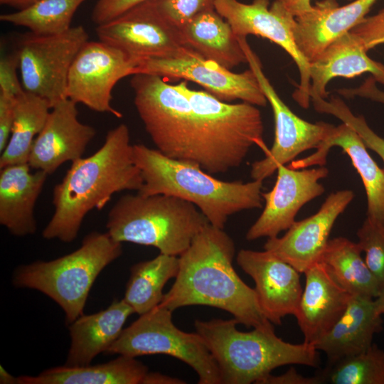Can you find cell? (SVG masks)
<instances>
[{"label": "cell", "mask_w": 384, "mask_h": 384, "mask_svg": "<svg viewBox=\"0 0 384 384\" xmlns=\"http://www.w3.org/2000/svg\"><path fill=\"white\" fill-rule=\"evenodd\" d=\"M235 248L223 230L206 225L178 257L175 281L160 306L171 311L203 305L223 309L247 328H270L255 289L246 284L233 265Z\"/></svg>", "instance_id": "obj_1"}, {"label": "cell", "mask_w": 384, "mask_h": 384, "mask_svg": "<svg viewBox=\"0 0 384 384\" xmlns=\"http://www.w3.org/2000/svg\"><path fill=\"white\" fill-rule=\"evenodd\" d=\"M142 184L129 129L120 124L107 132L103 144L93 154L73 161L62 181L54 186V212L42 232L43 238L73 241L89 212L101 210L114 193L138 191Z\"/></svg>", "instance_id": "obj_2"}, {"label": "cell", "mask_w": 384, "mask_h": 384, "mask_svg": "<svg viewBox=\"0 0 384 384\" xmlns=\"http://www.w3.org/2000/svg\"><path fill=\"white\" fill-rule=\"evenodd\" d=\"M133 153L143 178L137 193L169 195L190 202L213 226L223 229L230 215L262 207L263 181H222L198 165L171 159L142 144L133 145Z\"/></svg>", "instance_id": "obj_3"}, {"label": "cell", "mask_w": 384, "mask_h": 384, "mask_svg": "<svg viewBox=\"0 0 384 384\" xmlns=\"http://www.w3.org/2000/svg\"><path fill=\"white\" fill-rule=\"evenodd\" d=\"M238 324L235 318L194 322L218 365L221 384H260L280 366H319V351L313 344L287 342L275 334L274 326L244 332Z\"/></svg>", "instance_id": "obj_4"}, {"label": "cell", "mask_w": 384, "mask_h": 384, "mask_svg": "<svg viewBox=\"0 0 384 384\" xmlns=\"http://www.w3.org/2000/svg\"><path fill=\"white\" fill-rule=\"evenodd\" d=\"M132 76L137 112L156 149L171 159L198 165L208 174H220L203 121L176 85L151 74Z\"/></svg>", "instance_id": "obj_5"}, {"label": "cell", "mask_w": 384, "mask_h": 384, "mask_svg": "<svg viewBox=\"0 0 384 384\" xmlns=\"http://www.w3.org/2000/svg\"><path fill=\"white\" fill-rule=\"evenodd\" d=\"M209 223L193 203L175 196L138 193L121 196L108 213L106 228L116 241L152 246L179 256Z\"/></svg>", "instance_id": "obj_6"}, {"label": "cell", "mask_w": 384, "mask_h": 384, "mask_svg": "<svg viewBox=\"0 0 384 384\" xmlns=\"http://www.w3.org/2000/svg\"><path fill=\"white\" fill-rule=\"evenodd\" d=\"M122 253V242L110 234L93 231L75 251L50 261L38 260L17 267L15 287L38 290L63 310L67 324L83 314L96 278Z\"/></svg>", "instance_id": "obj_7"}, {"label": "cell", "mask_w": 384, "mask_h": 384, "mask_svg": "<svg viewBox=\"0 0 384 384\" xmlns=\"http://www.w3.org/2000/svg\"><path fill=\"white\" fill-rule=\"evenodd\" d=\"M172 311L159 305L124 329L107 353L136 358L165 354L192 368L198 384H221L218 365L201 336L178 329Z\"/></svg>", "instance_id": "obj_8"}, {"label": "cell", "mask_w": 384, "mask_h": 384, "mask_svg": "<svg viewBox=\"0 0 384 384\" xmlns=\"http://www.w3.org/2000/svg\"><path fill=\"white\" fill-rule=\"evenodd\" d=\"M89 36L82 26L53 35L31 31L21 35L16 49L25 91L46 100L51 108L66 99L70 66Z\"/></svg>", "instance_id": "obj_9"}, {"label": "cell", "mask_w": 384, "mask_h": 384, "mask_svg": "<svg viewBox=\"0 0 384 384\" xmlns=\"http://www.w3.org/2000/svg\"><path fill=\"white\" fill-rule=\"evenodd\" d=\"M260 86L270 103L274 119V140L265 157L252 164V180L264 181L279 166L293 161L305 151L316 149L334 125L325 122L311 123L295 114L282 101L265 75L261 61L246 38L238 37Z\"/></svg>", "instance_id": "obj_10"}, {"label": "cell", "mask_w": 384, "mask_h": 384, "mask_svg": "<svg viewBox=\"0 0 384 384\" xmlns=\"http://www.w3.org/2000/svg\"><path fill=\"white\" fill-rule=\"evenodd\" d=\"M137 73L189 80L227 102L240 100L257 107H265L268 102L252 69L233 73L205 59L190 47L173 57L144 60L138 64Z\"/></svg>", "instance_id": "obj_11"}, {"label": "cell", "mask_w": 384, "mask_h": 384, "mask_svg": "<svg viewBox=\"0 0 384 384\" xmlns=\"http://www.w3.org/2000/svg\"><path fill=\"white\" fill-rule=\"evenodd\" d=\"M270 0H213L215 10L230 25L238 37L255 35L278 45L292 58L299 73V83L294 100L303 108L310 104L309 63L299 51L292 29L293 15L277 0L270 7Z\"/></svg>", "instance_id": "obj_12"}, {"label": "cell", "mask_w": 384, "mask_h": 384, "mask_svg": "<svg viewBox=\"0 0 384 384\" xmlns=\"http://www.w3.org/2000/svg\"><path fill=\"white\" fill-rule=\"evenodd\" d=\"M138 63L122 50L102 41H87L75 56L69 70L66 97L90 110L112 114V90L122 78L136 74Z\"/></svg>", "instance_id": "obj_13"}, {"label": "cell", "mask_w": 384, "mask_h": 384, "mask_svg": "<svg viewBox=\"0 0 384 384\" xmlns=\"http://www.w3.org/2000/svg\"><path fill=\"white\" fill-rule=\"evenodd\" d=\"M99 41L136 61L169 58L188 46L181 31L156 9L153 1L143 3L107 23L98 25Z\"/></svg>", "instance_id": "obj_14"}, {"label": "cell", "mask_w": 384, "mask_h": 384, "mask_svg": "<svg viewBox=\"0 0 384 384\" xmlns=\"http://www.w3.org/2000/svg\"><path fill=\"white\" fill-rule=\"evenodd\" d=\"M277 171L272 189L262 193L265 206L247 230V240L277 237L296 221L298 212L305 204L325 192L324 186L319 182L329 174V169L324 166L294 169L282 165Z\"/></svg>", "instance_id": "obj_15"}, {"label": "cell", "mask_w": 384, "mask_h": 384, "mask_svg": "<svg viewBox=\"0 0 384 384\" xmlns=\"http://www.w3.org/2000/svg\"><path fill=\"white\" fill-rule=\"evenodd\" d=\"M354 196L349 189L331 193L316 213L295 221L283 236L267 238L264 250L304 274L321 260L334 223Z\"/></svg>", "instance_id": "obj_16"}, {"label": "cell", "mask_w": 384, "mask_h": 384, "mask_svg": "<svg viewBox=\"0 0 384 384\" xmlns=\"http://www.w3.org/2000/svg\"><path fill=\"white\" fill-rule=\"evenodd\" d=\"M238 265L255 284L261 310L272 324L280 325L287 315H294L303 288L299 272L271 252L240 250Z\"/></svg>", "instance_id": "obj_17"}, {"label": "cell", "mask_w": 384, "mask_h": 384, "mask_svg": "<svg viewBox=\"0 0 384 384\" xmlns=\"http://www.w3.org/2000/svg\"><path fill=\"white\" fill-rule=\"evenodd\" d=\"M76 105L66 98L50 109L32 145L28 161L31 169L50 175L65 162L82 157L96 131L79 120Z\"/></svg>", "instance_id": "obj_18"}, {"label": "cell", "mask_w": 384, "mask_h": 384, "mask_svg": "<svg viewBox=\"0 0 384 384\" xmlns=\"http://www.w3.org/2000/svg\"><path fill=\"white\" fill-rule=\"evenodd\" d=\"M377 1L353 0L338 6L336 0H323L294 13L292 29L299 51L309 63L361 22Z\"/></svg>", "instance_id": "obj_19"}, {"label": "cell", "mask_w": 384, "mask_h": 384, "mask_svg": "<svg viewBox=\"0 0 384 384\" xmlns=\"http://www.w3.org/2000/svg\"><path fill=\"white\" fill-rule=\"evenodd\" d=\"M304 274L305 284L294 316L304 341L314 345L339 319L352 294L337 282L321 261Z\"/></svg>", "instance_id": "obj_20"}, {"label": "cell", "mask_w": 384, "mask_h": 384, "mask_svg": "<svg viewBox=\"0 0 384 384\" xmlns=\"http://www.w3.org/2000/svg\"><path fill=\"white\" fill-rule=\"evenodd\" d=\"M340 147L350 158L361 176L367 197V218L384 225V169L373 159L359 134L348 124L334 126L316 151L293 161L288 166L300 169L324 166L329 150Z\"/></svg>", "instance_id": "obj_21"}, {"label": "cell", "mask_w": 384, "mask_h": 384, "mask_svg": "<svg viewBox=\"0 0 384 384\" xmlns=\"http://www.w3.org/2000/svg\"><path fill=\"white\" fill-rule=\"evenodd\" d=\"M361 39L348 31L333 41L309 62L311 100L326 99V86L335 78H353L368 73L384 85V65L370 58Z\"/></svg>", "instance_id": "obj_22"}, {"label": "cell", "mask_w": 384, "mask_h": 384, "mask_svg": "<svg viewBox=\"0 0 384 384\" xmlns=\"http://www.w3.org/2000/svg\"><path fill=\"white\" fill-rule=\"evenodd\" d=\"M383 325L382 315L377 313L373 298L352 295L339 319L314 346L332 363L368 349L373 343L374 335L383 330Z\"/></svg>", "instance_id": "obj_23"}, {"label": "cell", "mask_w": 384, "mask_h": 384, "mask_svg": "<svg viewBox=\"0 0 384 384\" xmlns=\"http://www.w3.org/2000/svg\"><path fill=\"white\" fill-rule=\"evenodd\" d=\"M31 169L28 163L13 164L0 172V223L18 237L35 233L34 208L48 176Z\"/></svg>", "instance_id": "obj_24"}, {"label": "cell", "mask_w": 384, "mask_h": 384, "mask_svg": "<svg viewBox=\"0 0 384 384\" xmlns=\"http://www.w3.org/2000/svg\"><path fill=\"white\" fill-rule=\"evenodd\" d=\"M133 313L122 299L113 301L106 309L76 319L69 324L70 346L65 366L90 365L98 354L106 353Z\"/></svg>", "instance_id": "obj_25"}, {"label": "cell", "mask_w": 384, "mask_h": 384, "mask_svg": "<svg viewBox=\"0 0 384 384\" xmlns=\"http://www.w3.org/2000/svg\"><path fill=\"white\" fill-rule=\"evenodd\" d=\"M180 31L186 45L206 60L228 70L247 63L238 36L214 7L198 14Z\"/></svg>", "instance_id": "obj_26"}, {"label": "cell", "mask_w": 384, "mask_h": 384, "mask_svg": "<svg viewBox=\"0 0 384 384\" xmlns=\"http://www.w3.org/2000/svg\"><path fill=\"white\" fill-rule=\"evenodd\" d=\"M148 368L134 357L119 355L107 363L58 366L40 374L17 377V384H143Z\"/></svg>", "instance_id": "obj_27"}, {"label": "cell", "mask_w": 384, "mask_h": 384, "mask_svg": "<svg viewBox=\"0 0 384 384\" xmlns=\"http://www.w3.org/2000/svg\"><path fill=\"white\" fill-rule=\"evenodd\" d=\"M362 252L358 242L337 237L329 240L321 261L350 294L375 299L381 287Z\"/></svg>", "instance_id": "obj_28"}, {"label": "cell", "mask_w": 384, "mask_h": 384, "mask_svg": "<svg viewBox=\"0 0 384 384\" xmlns=\"http://www.w3.org/2000/svg\"><path fill=\"white\" fill-rule=\"evenodd\" d=\"M179 268L177 256L160 253L154 258L137 262L130 269V276L123 299L134 313L144 314L160 305L163 289L175 278Z\"/></svg>", "instance_id": "obj_29"}, {"label": "cell", "mask_w": 384, "mask_h": 384, "mask_svg": "<svg viewBox=\"0 0 384 384\" xmlns=\"http://www.w3.org/2000/svg\"><path fill=\"white\" fill-rule=\"evenodd\" d=\"M50 109L46 100L25 90L16 97L11 136L1 152L0 169L28 163L33 142L43 128Z\"/></svg>", "instance_id": "obj_30"}, {"label": "cell", "mask_w": 384, "mask_h": 384, "mask_svg": "<svg viewBox=\"0 0 384 384\" xmlns=\"http://www.w3.org/2000/svg\"><path fill=\"white\" fill-rule=\"evenodd\" d=\"M84 1L38 0L24 9L1 14L0 20L38 35L58 34L72 27L74 14Z\"/></svg>", "instance_id": "obj_31"}, {"label": "cell", "mask_w": 384, "mask_h": 384, "mask_svg": "<svg viewBox=\"0 0 384 384\" xmlns=\"http://www.w3.org/2000/svg\"><path fill=\"white\" fill-rule=\"evenodd\" d=\"M331 384H384V351L375 343L359 353L329 363L319 375Z\"/></svg>", "instance_id": "obj_32"}, {"label": "cell", "mask_w": 384, "mask_h": 384, "mask_svg": "<svg viewBox=\"0 0 384 384\" xmlns=\"http://www.w3.org/2000/svg\"><path fill=\"white\" fill-rule=\"evenodd\" d=\"M312 103L317 112L331 114L351 126L361 137L366 147L380 157L384 166V139L368 126L363 116L353 114L346 104L338 97H333L329 100L319 98L313 100Z\"/></svg>", "instance_id": "obj_33"}, {"label": "cell", "mask_w": 384, "mask_h": 384, "mask_svg": "<svg viewBox=\"0 0 384 384\" xmlns=\"http://www.w3.org/2000/svg\"><path fill=\"white\" fill-rule=\"evenodd\" d=\"M358 243L365 252V261L378 279L384 286V225L367 218L357 231Z\"/></svg>", "instance_id": "obj_34"}, {"label": "cell", "mask_w": 384, "mask_h": 384, "mask_svg": "<svg viewBox=\"0 0 384 384\" xmlns=\"http://www.w3.org/2000/svg\"><path fill=\"white\" fill-rule=\"evenodd\" d=\"M159 12L178 28L200 13L213 8V0H153Z\"/></svg>", "instance_id": "obj_35"}, {"label": "cell", "mask_w": 384, "mask_h": 384, "mask_svg": "<svg viewBox=\"0 0 384 384\" xmlns=\"http://www.w3.org/2000/svg\"><path fill=\"white\" fill-rule=\"evenodd\" d=\"M351 31L361 39L367 51L384 44V9L367 16Z\"/></svg>", "instance_id": "obj_36"}, {"label": "cell", "mask_w": 384, "mask_h": 384, "mask_svg": "<svg viewBox=\"0 0 384 384\" xmlns=\"http://www.w3.org/2000/svg\"><path fill=\"white\" fill-rule=\"evenodd\" d=\"M19 60L17 53L5 55L0 60V92L16 97L24 91L17 75Z\"/></svg>", "instance_id": "obj_37"}, {"label": "cell", "mask_w": 384, "mask_h": 384, "mask_svg": "<svg viewBox=\"0 0 384 384\" xmlns=\"http://www.w3.org/2000/svg\"><path fill=\"white\" fill-rule=\"evenodd\" d=\"M150 1L153 0H97L92 10V20L98 26Z\"/></svg>", "instance_id": "obj_38"}, {"label": "cell", "mask_w": 384, "mask_h": 384, "mask_svg": "<svg viewBox=\"0 0 384 384\" xmlns=\"http://www.w3.org/2000/svg\"><path fill=\"white\" fill-rule=\"evenodd\" d=\"M16 98L0 92V151L6 148L12 129Z\"/></svg>", "instance_id": "obj_39"}, {"label": "cell", "mask_w": 384, "mask_h": 384, "mask_svg": "<svg viewBox=\"0 0 384 384\" xmlns=\"http://www.w3.org/2000/svg\"><path fill=\"white\" fill-rule=\"evenodd\" d=\"M338 92L346 97L358 96L384 105V91L377 87L376 80L373 76L367 78L358 87L341 89Z\"/></svg>", "instance_id": "obj_40"}, {"label": "cell", "mask_w": 384, "mask_h": 384, "mask_svg": "<svg viewBox=\"0 0 384 384\" xmlns=\"http://www.w3.org/2000/svg\"><path fill=\"white\" fill-rule=\"evenodd\" d=\"M322 383L321 377H305L298 373L292 367L289 370L279 375L270 374L260 384H319Z\"/></svg>", "instance_id": "obj_41"}, {"label": "cell", "mask_w": 384, "mask_h": 384, "mask_svg": "<svg viewBox=\"0 0 384 384\" xmlns=\"http://www.w3.org/2000/svg\"><path fill=\"white\" fill-rule=\"evenodd\" d=\"M186 381L158 372H149L143 384H185Z\"/></svg>", "instance_id": "obj_42"}, {"label": "cell", "mask_w": 384, "mask_h": 384, "mask_svg": "<svg viewBox=\"0 0 384 384\" xmlns=\"http://www.w3.org/2000/svg\"><path fill=\"white\" fill-rule=\"evenodd\" d=\"M38 0H0L1 4L10 6L17 9L18 10L24 9Z\"/></svg>", "instance_id": "obj_43"}, {"label": "cell", "mask_w": 384, "mask_h": 384, "mask_svg": "<svg viewBox=\"0 0 384 384\" xmlns=\"http://www.w3.org/2000/svg\"><path fill=\"white\" fill-rule=\"evenodd\" d=\"M284 5L292 10H301L311 6V0H280ZM353 1V0H352Z\"/></svg>", "instance_id": "obj_44"}, {"label": "cell", "mask_w": 384, "mask_h": 384, "mask_svg": "<svg viewBox=\"0 0 384 384\" xmlns=\"http://www.w3.org/2000/svg\"><path fill=\"white\" fill-rule=\"evenodd\" d=\"M375 308L380 315L384 314V286L380 289L379 294L374 299Z\"/></svg>", "instance_id": "obj_45"}, {"label": "cell", "mask_w": 384, "mask_h": 384, "mask_svg": "<svg viewBox=\"0 0 384 384\" xmlns=\"http://www.w3.org/2000/svg\"><path fill=\"white\" fill-rule=\"evenodd\" d=\"M0 370V383L3 384H17V377L15 378L9 373L3 367L1 366Z\"/></svg>", "instance_id": "obj_46"}]
</instances>
